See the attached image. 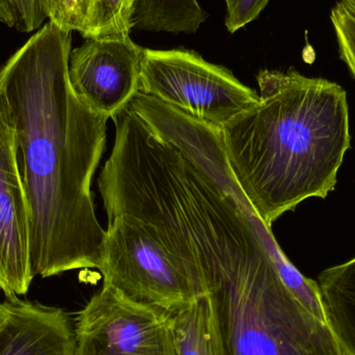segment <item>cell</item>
Listing matches in <instances>:
<instances>
[{"label":"cell","mask_w":355,"mask_h":355,"mask_svg":"<svg viewBox=\"0 0 355 355\" xmlns=\"http://www.w3.org/2000/svg\"><path fill=\"white\" fill-rule=\"evenodd\" d=\"M227 4L225 26L231 33L258 18L269 0H225Z\"/></svg>","instance_id":"obj_17"},{"label":"cell","mask_w":355,"mask_h":355,"mask_svg":"<svg viewBox=\"0 0 355 355\" xmlns=\"http://www.w3.org/2000/svg\"><path fill=\"white\" fill-rule=\"evenodd\" d=\"M107 218L99 269L103 286L170 314L206 297L151 223L126 213Z\"/></svg>","instance_id":"obj_4"},{"label":"cell","mask_w":355,"mask_h":355,"mask_svg":"<svg viewBox=\"0 0 355 355\" xmlns=\"http://www.w3.org/2000/svg\"><path fill=\"white\" fill-rule=\"evenodd\" d=\"M179 355H221L206 297L173 314Z\"/></svg>","instance_id":"obj_12"},{"label":"cell","mask_w":355,"mask_h":355,"mask_svg":"<svg viewBox=\"0 0 355 355\" xmlns=\"http://www.w3.org/2000/svg\"><path fill=\"white\" fill-rule=\"evenodd\" d=\"M342 3L355 14V0H341Z\"/></svg>","instance_id":"obj_18"},{"label":"cell","mask_w":355,"mask_h":355,"mask_svg":"<svg viewBox=\"0 0 355 355\" xmlns=\"http://www.w3.org/2000/svg\"><path fill=\"white\" fill-rule=\"evenodd\" d=\"M207 18L198 0H137L131 27L154 33H194Z\"/></svg>","instance_id":"obj_11"},{"label":"cell","mask_w":355,"mask_h":355,"mask_svg":"<svg viewBox=\"0 0 355 355\" xmlns=\"http://www.w3.org/2000/svg\"><path fill=\"white\" fill-rule=\"evenodd\" d=\"M329 327L347 355H355V257L325 269L318 282Z\"/></svg>","instance_id":"obj_10"},{"label":"cell","mask_w":355,"mask_h":355,"mask_svg":"<svg viewBox=\"0 0 355 355\" xmlns=\"http://www.w3.org/2000/svg\"><path fill=\"white\" fill-rule=\"evenodd\" d=\"M76 355H179L173 314L103 286L79 312Z\"/></svg>","instance_id":"obj_6"},{"label":"cell","mask_w":355,"mask_h":355,"mask_svg":"<svg viewBox=\"0 0 355 355\" xmlns=\"http://www.w3.org/2000/svg\"><path fill=\"white\" fill-rule=\"evenodd\" d=\"M270 236L254 211L235 204L200 211L175 232L177 252L206 290L220 354L347 355L277 275Z\"/></svg>","instance_id":"obj_2"},{"label":"cell","mask_w":355,"mask_h":355,"mask_svg":"<svg viewBox=\"0 0 355 355\" xmlns=\"http://www.w3.org/2000/svg\"><path fill=\"white\" fill-rule=\"evenodd\" d=\"M331 21L337 37L340 58L355 79V14L339 1L331 10Z\"/></svg>","instance_id":"obj_16"},{"label":"cell","mask_w":355,"mask_h":355,"mask_svg":"<svg viewBox=\"0 0 355 355\" xmlns=\"http://www.w3.org/2000/svg\"><path fill=\"white\" fill-rule=\"evenodd\" d=\"M137 0H93L85 39L130 35Z\"/></svg>","instance_id":"obj_13"},{"label":"cell","mask_w":355,"mask_h":355,"mask_svg":"<svg viewBox=\"0 0 355 355\" xmlns=\"http://www.w3.org/2000/svg\"><path fill=\"white\" fill-rule=\"evenodd\" d=\"M143 54L130 35L87 39L69 58L73 89L93 112L116 118L139 93Z\"/></svg>","instance_id":"obj_7"},{"label":"cell","mask_w":355,"mask_h":355,"mask_svg":"<svg viewBox=\"0 0 355 355\" xmlns=\"http://www.w3.org/2000/svg\"><path fill=\"white\" fill-rule=\"evenodd\" d=\"M71 51V33L48 22L0 68V107L28 198L35 277L100 269L103 256L106 231L92 182L108 119L73 89Z\"/></svg>","instance_id":"obj_1"},{"label":"cell","mask_w":355,"mask_h":355,"mask_svg":"<svg viewBox=\"0 0 355 355\" xmlns=\"http://www.w3.org/2000/svg\"><path fill=\"white\" fill-rule=\"evenodd\" d=\"M47 20L44 0H0V23L20 33L39 31Z\"/></svg>","instance_id":"obj_14"},{"label":"cell","mask_w":355,"mask_h":355,"mask_svg":"<svg viewBox=\"0 0 355 355\" xmlns=\"http://www.w3.org/2000/svg\"><path fill=\"white\" fill-rule=\"evenodd\" d=\"M256 105L220 129L234 179L262 220L272 227L309 198L335 190L350 149L345 89L294 69L263 70Z\"/></svg>","instance_id":"obj_3"},{"label":"cell","mask_w":355,"mask_h":355,"mask_svg":"<svg viewBox=\"0 0 355 355\" xmlns=\"http://www.w3.org/2000/svg\"><path fill=\"white\" fill-rule=\"evenodd\" d=\"M93 0H44L50 23L67 33L85 35Z\"/></svg>","instance_id":"obj_15"},{"label":"cell","mask_w":355,"mask_h":355,"mask_svg":"<svg viewBox=\"0 0 355 355\" xmlns=\"http://www.w3.org/2000/svg\"><path fill=\"white\" fill-rule=\"evenodd\" d=\"M35 277L28 198L12 129L0 107V291L6 297L25 295Z\"/></svg>","instance_id":"obj_8"},{"label":"cell","mask_w":355,"mask_h":355,"mask_svg":"<svg viewBox=\"0 0 355 355\" xmlns=\"http://www.w3.org/2000/svg\"><path fill=\"white\" fill-rule=\"evenodd\" d=\"M0 355H76L70 316L18 296L6 298L0 302Z\"/></svg>","instance_id":"obj_9"},{"label":"cell","mask_w":355,"mask_h":355,"mask_svg":"<svg viewBox=\"0 0 355 355\" xmlns=\"http://www.w3.org/2000/svg\"><path fill=\"white\" fill-rule=\"evenodd\" d=\"M139 92L218 129L259 101L231 71L186 49H144Z\"/></svg>","instance_id":"obj_5"}]
</instances>
